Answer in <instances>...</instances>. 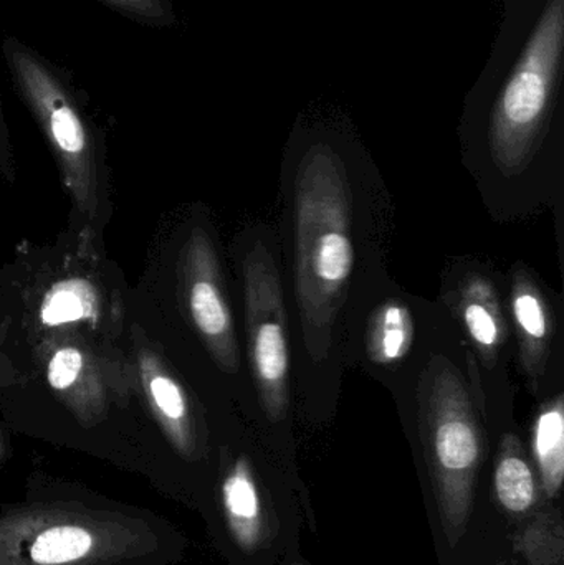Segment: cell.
I'll list each match as a JSON object with an SVG mask.
<instances>
[{
    "mask_svg": "<svg viewBox=\"0 0 564 565\" xmlns=\"http://www.w3.org/2000/svg\"><path fill=\"white\" fill-rule=\"evenodd\" d=\"M496 493L510 513H526L535 504V475L523 457L519 438L513 435L503 440L502 454L497 460Z\"/></svg>",
    "mask_w": 564,
    "mask_h": 565,
    "instance_id": "8fae6325",
    "label": "cell"
},
{
    "mask_svg": "<svg viewBox=\"0 0 564 565\" xmlns=\"http://www.w3.org/2000/svg\"><path fill=\"white\" fill-rule=\"evenodd\" d=\"M83 367V358L76 349H60L49 367V381L55 388H66L76 381Z\"/></svg>",
    "mask_w": 564,
    "mask_h": 565,
    "instance_id": "9a60e30c",
    "label": "cell"
},
{
    "mask_svg": "<svg viewBox=\"0 0 564 565\" xmlns=\"http://www.w3.org/2000/svg\"><path fill=\"white\" fill-rule=\"evenodd\" d=\"M295 298L313 362L328 361L334 329L353 295L357 215L347 166L330 146H311L294 181Z\"/></svg>",
    "mask_w": 564,
    "mask_h": 565,
    "instance_id": "6da1fadb",
    "label": "cell"
},
{
    "mask_svg": "<svg viewBox=\"0 0 564 565\" xmlns=\"http://www.w3.org/2000/svg\"><path fill=\"white\" fill-rule=\"evenodd\" d=\"M446 288V286H444ZM469 344L470 385L480 408L497 395H510L509 361L510 322L507 319L502 292L493 278L480 268L456 271L444 292Z\"/></svg>",
    "mask_w": 564,
    "mask_h": 565,
    "instance_id": "5b68a950",
    "label": "cell"
},
{
    "mask_svg": "<svg viewBox=\"0 0 564 565\" xmlns=\"http://www.w3.org/2000/svg\"><path fill=\"white\" fill-rule=\"evenodd\" d=\"M86 315L83 299L70 289H60L46 299L42 309V319L45 324L58 326L63 322L76 321Z\"/></svg>",
    "mask_w": 564,
    "mask_h": 565,
    "instance_id": "5bb4252c",
    "label": "cell"
},
{
    "mask_svg": "<svg viewBox=\"0 0 564 565\" xmlns=\"http://www.w3.org/2000/svg\"><path fill=\"white\" fill-rule=\"evenodd\" d=\"M506 309L530 391L536 397L553 394V369L562 365V321L552 292L529 267L517 265L510 274Z\"/></svg>",
    "mask_w": 564,
    "mask_h": 565,
    "instance_id": "8992f818",
    "label": "cell"
},
{
    "mask_svg": "<svg viewBox=\"0 0 564 565\" xmlns=\"http://www.w3.org/2000/svg\"><path fill=\"white\" fill-rule=\"evenodd\" d=\"M419 402L430 460L444 490L467 493L483 448L480 404L472 385L459 365L434 354L421 372Z\"/></svg>",
    "mask_w": 564,
    "mask_h": 565,
    "instance_id": "3957f363",
    "label": "cell"
},
{
    "mask_svg": "<svg viewBox=\"0 0 564 565\" xmlns=\"http://www.w3.org/2000/svg\"><path fill=\"white\" fill-rule=\"evenodd\" d=\"M151 394L155 397L156 405L161 408L162 414L171 420H181L185 415V402L181 391L171 379L156 377L151 382Z\"/></svg>",
    "mask_w": 564,
    "mask_h": 565,
    "instance_id": "2e32d148",
    "label": "cell"
},
{
    "mask_svg": "<svg viewBox=\"0 0 564 565\" xmlns=\"http://www.w3.org/2000/svg\"><path fill=\"white\" fill-rule=\"evenodd\" d=\"M191 312L202 334L221 344L228 362L237 364L232 318L217 282L212 278H198L191 289Z\"/></svg>",
    "mask_w": 564,
    "mask_h": 565,
    "instance_id": "7c38bea8",
    "label": "cell"
},
{
    "mask_svg": "<svg viewBox=\"0 0 564 565\" xmlns=\"http://www.w3.org/2000/svg\"><path fill=\"white\" fill-rule=\"evenodd\" d=\"M366 315H361V355L376 377L401 375L419 344L416 309L403 292L366 298Z\"/></svg>",
    "mask_w": 564,
    "mask_h": 565,
    "instance_id": "52a82bcc",
    "label": "cell"
},
{
    "mask_svg": "<svg viewBox=\"0 0 564 565\" xmlns=\"http://www.w3.org/2000/svg\"><path fill=\"white\" fill-rule=\"evenodd\" d=\"M244 271L252 371L262 408L277 422L290 411V345L280 271L270 245L254 242Z\"/></svg>",
    "mask_w": 564,
    "mask_h": 565,
    "instance_id": "277c9868",
    "label": "cell"
},
{
    "mask_svg": "<svg viewBox=\"0 0 564 565\" xmlns=\"http://www.w3.org/2000/svg\"><path fill=\"white\" fill-rule=\"evenodd\" d=\"M224 504L238 544L244 550L257 546L260 537V498L251 468L244 460L235 465L225 480Z\"/></svg>",
    "mask_w": 564,
    "mask_h": 565,
    "instance_id": "30bf717a",
    "label": "cell"
},
{
    "mask_svg": "<svg viewBox=\"0 0 564 565\" xmlns=\"http://www.w3.org/2000/svg\"><path fill=\"white\" fill-rule=\"evenodd\" d=\"M564 39V0H549L490 116L489 149L503 178L532 164L555 102Z\"/></svg>",
    "mask_w": 564,
    "mask_h": 565,
    "instance_id": "7a4b0ae2",
    "label": "cell"
},
{
    "mask_svg": "<svg viewBox=\"0 0 564 565\" xmlns=\"http://www.w3.org/2000/svg\"><path fill=\"white\" fill-rule=\"evenodd\" d=\"M10 60L26 92L49 113L50 131L60 149L68 154L82 152L85 149V129L65 102L53 76L23 50L13 49Z\"/></svg>",
    "mask_w": 564,
    "mask_h": 565,
    "instance_id": "ba28073f",
    "label": "cell"
},
{
    "mask_svg": "<svg viewBox=\"0 0 564 565\" xmlns=\"http://www.w3.org/2000/svg\"><path fill=\"white\" fill-rule=\"evenodd\" d=\"M533 457L542 473L546 493L555 497L564 475V394L562 391L546 395L533 422Z\"/></svg>",
    "mask_w": 564,
    "mask_h": 565,
    "instance_id": "9c48e42d",
    "label": "cell"
},
{
    "mask_svg": "<svg viewBox=\"0 0 564 565\" xmlns=\"http://www.w3.org/2000/svg\"><path fill=\"white\" fill-rule=\"evenodd\" d=\"M118 2L129 9L138 10L139 13H146V15H161L162 13L161 3L158 0H118Z\"/></svg>",
    "mask_w": 564,
    "mask_h": 565,
    "instance_id": "e0dca14e",
    "label": "cell"
},
{
    "mask_svg": "<svg viewBox=\"0 0 564 565\" xmlns=\"http://www.w3.org/2000/svg\"><path fill=\"white\" fill-rule=\"evenodd\" d=\"M89 547H92V536L82 527H52L33 544L32 559L40 565L72 563L85 556Z\"/></svg>",
    "mask_w": 564,
    "mask_h": 565,
    "instance_id": "4fadbf2b",
    "label": "cell"
}]
</instances>
